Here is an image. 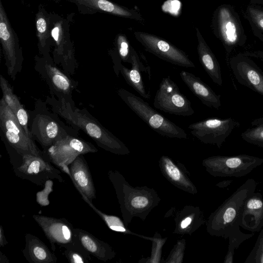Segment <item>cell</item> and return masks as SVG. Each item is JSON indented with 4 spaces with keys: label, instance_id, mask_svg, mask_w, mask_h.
<instances>
[{
    "label": "cell",
    "instance_id": "836d02e7",
    "mask_svg": "<svg viewBox=\"0 0 263 263\" xmlns=\"http://www.w3.org/2000/svg\"><path fill=\"white\" fill-rule=\"evenodd\" d=\"M245 263H263V228Z\"/></svg>",
    "mask_w": 263,
    "mask_h": 263
},
{
    "label": "cell",
    "instance_id": "f35d334b",
    "mask_svg": "<svg viewBox=\"0 0 263 263\" xmlns=\"http://www.w3.org/2000/svg\"><path fill=\"white\" fill-rule=\"evenodd\" d=\"M232 182V180H226L219 182L216 185L220 188H224L228 186H229Z\"/></svg>",
    "mask_w": 263,
    "mask_h": 263
},
{
    "label": "cell",
    "instance_id": "9c48e42d",
    "mask_svg": "<svg viewBox=\"0 0 263 263\" xmlns=\"http://www.w3.org/2000/svg\"><path fill=\"white\" fill-rule=\"evenodd\" d=\"M263 163V158L246 154L213 156L202 160L206 171L214 177H241Z\"/></svg>",
    "mask_w": 263,
    "mask_h": 263
},
{
    "label": "cell",
    "instance_id": "5bb4252c",
    "mask_svg": "<svg viewBox=\"0 0 263 263\" xmlns=\"http://www.w3.org/2000/svg\"><path fill=\"white\" fill-rule=\"evenodd\" d=\"M239 123L231 118H208L189 125L192 135L201 142L221 147L232 131Z\"/></svg>",
    "mask_w": 263,
    "mask_h": 263
},
{
    "label": "cell",
    "instance_id": "83f0119b",
    "mask_svg": "<svg viewBox=\"0 0 263 263\" xmlns=\"http://www.w3.org/2000/svg\"><path fill=\"white\" fill-rule=\"evenodd\" d=\"M80 3L100 11L120 17L136 20L142 23L144 20L137 10L130 9L108 0H77Z\"/></svg>",
    "mask_w": 263,
    "mask_h": 263
},
{
    "label": "cell",
    "instance_id": "f546056e",
    "mask_svg": "<svg viewBox=\"0 0 263 263\" xmlns=\"http://www.w3.org/2000/svg\"><path fill=\"white\" fill-rule=\"evenodd\" d=\"M254 36L263 42V6L249 3L244 12Z\"/></svg>",
    "mask_w": 263,
    "mask_h": 263
},
{
    "label": "cell",
    "instance_id": "8d00e7d4",
    "mask_svg": "<svg viewBox=\"0 0 263 263\" xmlns=\"http://www.w3.org/2000/svg\"><path fill=\"white\" fill-rule=\"evenodd\" d=\"M251 57L256 58L263 62V51L256 50L252 52H247L243 53Z\"/></svg>",
    "mask_w": 263,
    "mask_h": 263
},
{
    "label": "cell",
    "instance_id": "6da1fadb",
    "mask_svg": "<svg viewBox=\"0 0 263 263\" xmlns=\"http://www.w3.org/2000/svg\"><path fill=\"white\" fill-rule=\"evenodd\" d=\"M45 103L49 109L65 120L67 123L78 130H82L91 138L98 146L119 155L130 153L126 145L112 133L104 127L85 108H77L74 103L47 96Z\"/></svg>",
    "mask_w": 263,
    "mask_h": 263
},
{
    "label": "cell",
    "instance_id": "4316f807",
    "mask_svg": "<svg viewBox=\"0 0 263 263\" xmlns=\"http://www.w3.org/2000/svg\"><path fill=\"white\" fill-rule=\"evenodd\" d=\"M0 86L3 93L2 98L12 110L26 134L32 137L29 127V113L24 108L17 97L14 93L9 83L2 74L0 75Z\"/></svg>",
    "mask_w": 263,
    "mask_h": 263
},
{
    "label": "cell",
    "instance_id": "7a4b0ae2",
    "mask_svg": "<svg viewBox=\"0 0 263 263\" xmlns=\"http://www.w3.org/2000/svg\"><path fill=\"white\" fill-rule=\"evenodd\" d=\"M256 182L249 179L213 213L206 220V231L224 239L248 235L240 230L239 217L245 201L255 193Z\"/></svg>",
    "mask_w": 263,
    "mask_h": 263
},
{
    "label": "cell",
    "instance_id": "cb8c5ba5",
    "mask_svg": "<svg viewBox=\"0 0 263 263\" xmlns=\"http://www.w3.org/2000/svg\"><path fill=\"white\" fill-rule=\"evenodd\" d=\"M174 220V233L181 235H191L206 222L200 208L192 205H186L179 211L175 217Z\"/></svg>",
    "mask_w": 263,
    "mask_h": 263
},
{
    "label": "cell",
    "instance_id": "5b68a950",
    "mask_svg": "<svg viewBox=\"0 0 263 263\" xmlns=\"http://www.w3.org/2000/svg\"><path fill=\"white\" fill-rule=\"evenodd\" d=\"M211 28L214 35L222 44L227 54L243 46L247 40L240 16L231 5L223 4L214 11Z\"/></svg>",
    "mask_w": 263,
    "mask_h": 263
},
{
    "label": "cell",
    "instance_id": "8fae6325",
    "mask_svg": "<svg viewBox=\"0 0 263 263\" xmlns=\"http://www.w3.org/2000/svg\"><path fill=\"white\" fill-rule=\"evenodd\" d=\"M43 151L46 159L60 169L69 166L79 155L96 153L98 150L91 143L78 136L68 135Z\"/></svg>",
    "mask_w": 263,
    "mask_h": 263
},
{
    "label": "cell",
    "instance_id": "8992f818",
    "mask_svg": "<svg viewBox=\"0 0 263 263\" xmlns=\"http://www.w3.org/2000/svg\"><path fill=\"white\" fill-rule=\"evenodd\" d=\"M117 93L141 119L160 135L170 138H187L183 128L161 115L141 98L124 88L119 89Z\"/></svg>",
    "mask_w": 263,
    "mask_h": 263
},
{
    "label": "cell",
    "instance_id": "3957f363",
    "mask_svg": "<svg viewBox=\"0 0 263 263\" xmlns=\"http://www.w3.org/2000/svg\"><path fill=\"white\" fill-rule=\"evenodd\" d=\"M107 176L116 192L122 217L127 227L134 217L145 220L158 205L161 198L156 191L147 186H132L118 171L109 170Z\"/></svg>",
    "mask_w": 263,
    "mask_h": 263
},
{
    "label": "cell",
    "instance_id": "4fadbf2b",
    "mask_svg": "<svg viewBox=\"0 0 263 263\" xmlns=\"http://www.w3.org/2000/svg\"><path fill=\"white\" fill-rule=\"evenodd\" d=\"M134 35L146 51L161 60L178 66L186 68L195 67L185 52L167 40L142 31H135Z\"/></svg>",
    "mask_w": 263,
    "mask_h": 263
},
{
    "label": "cell",
    "instance_id": "1f68e13d",
    "mask_svg": "<svg viewBox=\"0 0 263 263\" xmlns=\"http://www.w3.org/2000/svg\"><path fill=\"white\" fill-rule=\"evenodd\" d=\"M251 124L252 127L241 133L242 139L249 143L263 147V117L255 119Z\"/></svg>",
    "mask_w": 263,
    "mask_h": 263
},
{
    "label": "cell",
    "instance_id": "7c38bea8",
    "mask_svg": "<svg viewBox=\"0 0 263 263\" xmlns=\"http://www.w3.org/2000/svg\"><path fill=\"white\" fill-rule=\"evenodd\" d=\"M153 104L156 108L169 114L190 116L195 113L190 101L170 76L162 78Z\"/></svg>",
    "mask_w": 263,
    "mask_h": 263
},
{
    "label": "cell",
    "instance_id": "ffe728a7",
    "mask_svg": "<svg viewBox=\"0 0 263 263\" xmlns=\"http://www.w3.org/2000/svg\"><path fill=\"white\" fill-rule=\"evenodd\" d=\"M239 226L254 233L263 228V197L260 193H255L245 201L240 215Z\"/></svg>",
    "mask_w": 263,
    "mask_h": 263
},
{
    "label": "cell",
    "instance_id": "e575fe53",
    "mask_svg": "<svg viewBox=\"0 0 263 263\" xmlns=\"http://www.w3.org/2000/svg\"><path fill=\"white\" fill-rule=\"evenodd\" d=\"M53 181L49 180L44 184L43 190L36 193V200L41 206H47L49 204L48 196L53 191Z\"/></svg>",
    "mask_w": 263,
    "mask_h": 263
},
{
    "label": "cell",
    "instance_id": "7402d4cb",
    "mask_svg": "<svg viewBox=\"0 0 263 263\" xmlns=\"http://www.w3.org/2000/svg\"><path fill=\"white\" fill-rule=\"evenodd\" d=\"M179 74L182 81L203 105L216 109L220 108V95L216 94L199 77L185 70L181 71Z\"/></svg>",
    "mask_w": 263,
    "mask_h": 263
},
{
    "label": "cell",
    "instance_id": "ba28073f",
    "mask_svg": "<svg viewBox=\"0 0 263 263\" xmlns=\"http://www.w3.org/2000/svg\"><path fill=\"white\" fill-rule=\"evenodd\" d=\"M0 127L5 142L13 151L20 155L30 154L45 158L44 152L26 134L3 98L0 100Z\"/></svg>",
    "mask_w": 263,
    "mask_h": 263
},
{
    "label": "cell",
    "instance_id": "52a82bcc",
    "mask_svg": "<svg viewBox=\"0 0 263 263\" xmlns=\"http://www.w3.org/2000/svg\"><path fill=\"white\" fill-rule=\"evenodd\" d=\"M13 152L16 156H10V162L16 176L39 186H44L49 180L64 182L61 171L45 157L30 154L20 155Z\"/></svg>",
    "mask_w": 263,
    "mask_h": 263
},
{
    "label": "cell",
    "instance_id": "e0dca14e",
    "mask_svg": "<svg viewBox=\"0 0 263 263\" xmlns=\"http://www.w3.org/2000/svg\"><path fill=\"white\" fill-rule=\"evenodd\" d=\"M230 64L238 82L263 96V72L249 56L239 54Z\"/></svg>",
    "mask_w": 263,
    "mask_h": 263
},
{
    "label": "cell",
    "instance_id": "30bf717a",
    "mask_svg": "<svg viewBox=\"0 0 263 263\" xmlns=\"http://www.w3.org/2000/svg\"><path fill=\"white\" fill-rule=\"evenodd\" d=\"M34 69L47 84L50 95L74 103L72 94L78 85V82L59 68L50 55L36 57Z\"/></svg>",
    "mask_w": 263,
    "mask_h": 263
},
{
    "label": "cell",
    "instance_id": "9a60e30c",
    "mask_svg": "<svg viewBox=\"0 0 263 263\" xmlns=\"http://www.w3.org/2000/svg\"><path fill=\"white\" fill-rule=\"evenodd\" d=\"M32 218L49 240L52 251L56 245L65 248L74 241V228L67 219L35 214Z\"/></svg>",
    "mask_w": 263,
    "mask_h": 263
},
{
    "label": "cell",
    "instance_id": "4dcf8cb0",
    "mask_svg": "<svg viewBox=\"0 0 263 263\" xmlns=\"http://www.w3.org/2000/svg\"><path fill=\"white\" fill-rule=\"evenodd\" d=\"M67 260L71 263H89L91 255L76 240L65 248L63 253Z\"/></svg>",
    "mask_w": 263,
    "mask_h": 263
},
{
    "label": "cell",
    "instance_id": "d4e9b609",
    "mask_svg": "<svg viewBox=\"0 0 263 263\" xmlns=\"http://www.w3.org/2000/svg\"><path fill=\"white\" fill-rule=\"evenodd\" d=\"M195 30L198 41L197 49L199 62L212 81L216 84L221 86L223 80L219 63L200 30L195 27Z\"/></svg>",
    "mask_w": 263,
    "mask_h": 263
},
{
    "label": "cell",
    "instance_id": "d590c367",
    "mask_svg": "<svg viewBox=\"0 0 263 263\" xmlns=\"http://www.w3.org/2000/svg\"><path fill=\"white\" fill-rule=\"evenodd\" d=\"M185 244V240L178 241L175 247H174V250H173L171 255L169 256L168 258V260L166 261L174 262L175 259H177V262H179L178 259H180L182 261Z\"/></svg>",
    "mask_w": 263,
    "mask_h": 263
},
{
    "label": "cell",
    "instance_id": "ab89813d",
    "mask_svg": "<svg viewBox=\"0 0 263 263\" xmlns=\"http://www.w3.org/2000/svg\"><path fill=\"white\" fill-rule=\"evenodd\" d=\"M9 261L7 256L2 252H0V262L1 263H9Z\"/></svg>",
    "mask_w": 263,
    "mask_h": 263
},
{
    "label": "cell",
    "instance_id": "277c9868",
    "mask_svg": "<svg viewBox=\"0 0 263 263\" xmlns=\"http://www.w3.org/2000/svg\"><path fill=\"white\" fill-rule=\"evenodd\" d=\"M29 116L31 136L42 146L43 151L68 135L78 136L79 130L66 125L57 114L49 110L45 102L37 100Z\"/></svg>",
    "mask_w": 263,
    "mask_h": 263
},
{
    "label": "cell",
    "instance_id": "44dd1931",
    "mask_svg": "<svg viewBox=\"0 0 263 263\" xmlns=\"http://www.w3.org/2000/svg\"><path fill=\"white\" fill-rule=\"evenodd\" d=\"M132 67L128 68L121 64L120 73H121L126 82L132 87L141 97L149 99L151 95L145 86L141 72L148 74L149 79L151 78V72L149 66H145L142 62L135 49L132 48Z\"/></svg>",
    "mask_w": 263,
    "mask_h": 263
},
{
    "label": "cell",
    "instance_id": "603a6c76",
    "mask_svg": "<svg viewBox=\"0 0 263 263\" xmlns=\"http://www.w3.org/2000/svg\"><path fill=\"white\" fill-rule=\"evenodd\" d=\"M74 232L76 240L90 255L105 262L116 256L112 247L86 230L74 228Z\"/></svg>",
    "mask_w": 263,
    "mask_h": 263
},
{
    "label": "cell",
    "instance_id": "74e56055",
    "mask_svg": "<svg viewBox=\"0 0 263 263\" xmlns=\"http://www.w3.org/2000/svg\"><path fill=\"white\" fill-rule=\"evenodd\" d=\"M8 243V241L6 238L3 227L2 226H0V246L3 247Z\"/></svg>",
    "mask_w": 263,
    "mask_h": 263
},
{
    "label": "cell",
    "instance_id": "d6a6232c",
    "mask_svg": "<svg viewBox=\"0 0 263 263\" xmlns=\"http://www.w3.org/2000/svg\"><path fill=\"white\" fill-rule=\"evenodd\" d=\"M36 27L39 41L40 52L42 56L49 55L46 50V41L49 37L47 21L42 13H39L36 16Z\"/></svg>",
    "mask_w": 263,
    "mask_h": 263
},
{
    "label": "cell",
    "instance_id": "d6986e66",
    "mask_svg": "<svg viewBox=\"0 0 263 263\" xmlns=\"http://www.w3.org/2000/svg\"><path fill=\"white\" fill-rule=\"evenodd\" d=\"M159 166L163 176L173 185L193 195L197 193V187L183 164L167 156L162 155L159 160Z\"/></svg>",
    "mask_w": 263,
    "mask_h": 263
},
{
    "label": "cell",
    "instance_id": "ac0fdd59",
    "mask_svg": "<svg viewBox=\"0 0 263 263\" xmlns=\"http://www.w3.org/2000/svg\"><path fill=\"white\" fill-rule=\"evenodd\" d=\"M84 155L78 156L69 165L62 171L71 180L79 193H83L91 202L96 198V191L92 175Z\"/></svg>",
    "mask_w": 263,
    "mask_h": 263
},
{
    "label": "cell",
    "instance_id": "f1b7e54d",
    "mask_svg": "<svg viewBox=\"0 0 263 263\" xmlns=\"http://www.w3.org/2000/svg\"><path fill=\"white\" fill-rule=\"evenodd\" d=\"M115 50L110 51V55L114 64L113 68L117 77H119L121 62L132 63V48L126 36L119 34L116 41Z\"/></svg>",
    "mask_w": 263,
    "mask_h": 263
},
{
    "label": "cell",
    "instance_id": "484cf974",
    "mask_svg": "<svg viewBox=\"0 0 263 263\" xmlns=\"http://www.w3.org/2000/svg\"><path fill=\"white\" fill-rule=\"evenodd\" d=\"M25 245L22 253L30 263H56L58 258L45 243L30 233L25 236Z\"/></svg>",
    "mask_w": 263,
    "mask_h": 263
},
{
    "label": "cell",
    "instance_id": "60d3db41",
    "mask_svg": "<svg viewBox=\"0 0 263 263\" xmlns=\"http://www.w3.org/2000/svg\"><path fill=\"white\" fill-rule=\"evenodd\" d=\"M250 3L258 4L263 6V0H250Z\"/></svg>",
    "mask_w": 263,
    "mask_h": 263
},
{
    "label": "cell",
    "instance_id": "2e32d148",
    "mask_svg": "<svg viewBox=\"0 0 263 263\" xmlns=\"http://www.w3.org/2000/svg\"><path fill=\"white\" fill-rule=\"evenodd\" d=\"M0 39L7 73L14 80L22 69L23 58L4 7L0 3Z\"/></svg>",
    "mask_w": 263,
    "mask_h": 263
}]
</instances>
